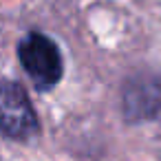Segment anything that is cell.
Instances as JSON below:
<instances>
[{"instance_id": "obj_1", "label": "cell", "mask_w": 161, "mask_h": 161, "mask_svg": "<svg viewBox=\"0 0 161 161\" xmlns=\"http://www.w3.org/2000/svg\"><path fill=\"white\" fill-rule=\"evenodd\" d=\"M18 58L38 91H51L60 82L62 55L51 38L42 33H29L18 47Z\"/></svg>"}, {"instance_id": "obj_2", "label": "cell", "mask_w": 161, "mask_h": 161, "mask_svg": "<svg viewBox=\"0 0 161 161\" xmlns=\"http://www.w3.org/2000/svg\"><path fill=\"white\" fill-rule=\"evenodd\" d=\"M0 132L20 141L38 132L36 110L18 82H0Z\"/></svg>"}, {"instance_id": "obj_3", "label": "cell", "mask_w": 161, "mask_h": 161, "mask_svg": "<svg viewBox=\"0 0 161 161\" xmlns=\"http://www.w3.org/2000/svg\"><path fill=\"white\" fill-rule=\"evenodd\" d=\"M124 108L128 119H148L161 108V82L141 80L132 82L124 95Z\"/></svg>"}]
</instances>
